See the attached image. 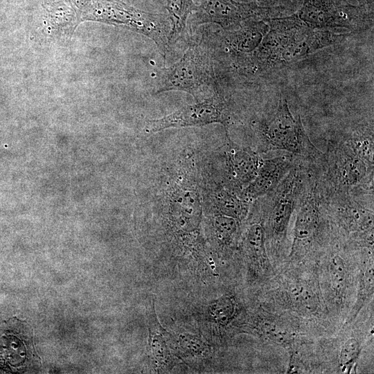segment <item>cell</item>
I'll return each mask as SVG.
<instances>
[{
    "instance_id": "d4e9b609",
    "label": "cell",
    "mask_w": 374,
    "mask_h": 374,
    "mask_svg": "<svg viewBox=\"0 0 374 374\" xmlns=\"http://www.w3.org/2000/svg\"><path fill=\"white\" fill-rule=\"evenodd\" d=\"M180 343L186 351L191 353H199L202 350V342L197 338L188 335L180 337Z\"/></svg>"
},
{
    "instance_id": "8fae6325",
    "label": "cell",
    "mask_w": 374,
    "mask_h": 374,
    "mask_svg": "<svg viewBox=\"0 0 374 374\" xmlns=\"http://www.w3.org/2000/svg\"><path fill=\"white\" fill-rule=\"evenodd\" d=\"M263 160L247 148H232L227 153V170L231 180L245 187L258 173Z\"/></svg>"
},
{
    "instance_id": "44dd1931",
    "label": "cell",
    "mask_w": 374,
    "mask_h": 374,
    "mask_svg": "<svg viewBox=\"0 0 374 374\" xmlns=\"http://www.w3.org/2000/svg\"><path fill=\"white\" fill-rule=\"evenodd\" d=\"M328 272L333 292L337 295L344 293L347 285L348 269L340 256L336 255L330 260Z\"/></svg>"
},
{
    "instance_id": "cb8c5ba5",
    "label": "cell",
    "mask_w": 374,
    "mask_h": 374,
    "mask_svg": "<svg viewBox=\"0 0 374 374\" xmlns=\"http://www.w3.org/2000/svg\"><path fill=\"white\" fill-rule=\"evenodd\" d=\"M265 332L269 339L278 344H288L293 338V333L280 325L270 324Z\"/></svg>"
},
{
    "instance_id": "4fadbf2b",
    "label": "cell",
    "mask_w": 374,
    "mask_h": 374,
    "mask_svg": "<svg viewBox=\"0 0 374 374\" xmlns=\"http://www.w3.org/2000/svg\"><path fill=\"white\" fill-rule=\"evenodd\" d=\"M320 215L314 199L308 197L303 200L296 213L292 251L299 243L310 241L316 235L320 224Z\"/></svg>"
},
{
    "instance_id": "30bf717a",
    "label": "cell",
    "mask_w": 374,
    "mask_h": 374,
    "mask_svg": "<svg viewBox=\"0 0 374 374\" xmlns=\"http://www.w3.org/2000/svg\"><path fill=\"white\" fill-rule=\"evenodd\" d=\"M268 30L266 19L247 21L226 35V44L233 55L247 58L259 46Z\"/></svg>"
},
{
    "instance_id": "6da1fadb",
    "label": "cell",
    "mask_w": 374,
    "mask_h": 374,
    "mask_svg": "<svg viewBox=\"0 0 374 374\" xmlns=\"http://www.w3.org/2000/svg\"><path fill=\"white\" fill-rule=\"evenodd\" d=\"M266 21L268 31L259 46L247 57L249 68L254 71H266L294 63L350 35L348 32L310 28L296 14Z\"/></svg>"
},
{
    "instance_id": "d6986e66",
    "label": "cell",
    "mask_w": 374,
    "mask_h": 374,
    "mask_svg": "<svg viewBox=\"0 0 374 374\" xmlns=\"http://www.w3.org/2000/svg\"><path fill=\"white\" fill-rule=\"evenodd\" d=\"M237 310L235 299L229 296H222L214 301L208 308L211 320L219 325L229 324L234 318Z\"/></svg>"
},
{
    "instance_id": "5b68a950",
    "label": "cell",
    "mask_w": 374,
    "mask_h": 374,
    "mask_svg": "<svg viewBox=\"0 0 374 374\" xmlns=\"http://www.w3.org/2000/svg\"><path fill=\"white\" fill-rule=\"evenodd\" d=\"M230 121L229 109L224 99L218 93L181 107L163 117L148 120L145 132L152 134L170 128L204 126L220 123L227 130Z\"/></svg>"
},
{
    "instance_id": "8992f818",
    "label": "cell",
    "mask_w": 374,
    "mask_h": 374,
    "mask_svg": "<svg viewBox=\"0 0 374 374\" xmlns=\"http://www.w3.org/2000/svg\"><path fill=\"white\" fill-rule=\"evenodd\" d=\"M296 15L312 28L350 33L370 24L355 7L337 0H304Z\"/></svg>"
},
{
    "instance_id": "9a60e30c",
    "label": "cell",
    "mask_w": 374,
    "mask_h": 374,
    "mask_svg": "<svg viewBox=\"0 0 374 374\" xmlns=\"http://www.w3.org/2000/svg\"><path fill=\"white\" fill-rule=\"evenodd\" d=\"M209 201L218 215L229 216L239 221L243 220L249 211L248 202L227 189L213 190Z\"/></svg>"
},
{
    "instance_id": "603a6c76",
    "label": "cell",
    "mask_w": 374,
    "mask_h": 374,
    "mask_svg": "<svg viewBox=\"0 0 374 374\" xmlns=\"http://www.w3.org/2000/svg\"><path fill=\"white\" fill-rule=\"evenodd\" d=\"M361 343L355 338L348 339L342 345L339 357V366L342 372H350L359 358Z\"/></svg>"
},
{
    "instance_id": "9c48e42d",
    "label": "cell",
    "mask_w": 374,
    "mask_h": 374,
    "mask_svg": "<svg viewBox=\"0 0 374 374\" xmlns=\"http://www.w3.org/2000/svg\"><path fill=\"white\" fill-rule=\"evenodd\" d=\"M292 168L291 160L285 156L263 160L254 179L242 189L240 197L249 201L273 192Z\"/></svg>"
},
{
    "instance_id": "52a82bcc",
    "label": "cell",
    "mask_w": 374,
    "mask_h": 374,
    "mask_svg": "<svg viewBox=\"0 0 374 374\" xmlns=\"http://www.w3.org/2000/svg\"><path fill=\"white\" fill-rule=\"evenodd\" d=\"M197 10L198 24L215 23L230 30L240 27L246 19L267 15L265 8L233 0H206Z\"/></svg>"
},
{
    "instance_id": "277c9868",
    "label": "cell",
    "mask_w": 374,
    "mask_h": 374,
    "mask_svg": "<svg viewBox=\"0 0 374 374\" xmlns=\"http://www.w3.org/2000/svg\"><path fill=\"white\" fill-rule=\"evenodd\" d=\"M38 363L29 324L17 317L0 322V372H25Z\"/></svg>"
},
{
    "instance_id": "7c38bea8",
    "label": "cell",
    "mask_w": 374,
    "mask_h": 374,
    "mask_svg": "<svg viewBox=\"0 0 374 374\" xmlns=\"http://www.w3.org/2000/svg\"><path fill=\"white\" fill-rule=\"evenodd\" d=\"M285 296L288 305L305 314H314L320 305L314 283L305 279L291 280L285 286Z\"/></svg>"
},
{
    "instance_id": "7a4b0ae2",
    "label": "cell",
    "mask_w": 374,
    "mask_h": 374,
    "mask_svg": "<svg viewBox=\"0 0 374 374\" xmlns=\"http://www.w3.org/2000/svg\"><path fill=\"white\" fill-rule=\"evenodd\" d=\"M168 91L187 92L197 102L218 93L208 58L199 47L190 46L175 64L159 71L155 93Z\"/></svg>"
},
{
    "instance_id": "ffe728a7",
    "label": "cell",
    "mask_w": 374,
    "mask_h": 374,
    "mask_svg": "<svg viewBox=\"0 0 374 374\" xmlns=\"http://www.w3.org/2000/svg\"><path fill=\"white\" fill-rule=\"evenodd\" d=\"M373 265L369 262L364 269L359 279L357 301L352 310L350 321L357 317L360 310L373 295Z\"/></svg>"
},
{
    "instance_id": "e0dca14e",
    "label": "cell",
    "mask_w": 374,
    "mask_h": 374,
    "mask_svg": "<svg viewBox=\"0 0 374 374\" xmlns=\"http://www.w3.org/2000/svg\"><path fill=\"white\" fill-rule=\"evenodd\" d=\"M366 165L357 154H344L338 163V178L345 186H353L364 179Z\"/></svg>"
},
{
    "instance_id": "2e32d148",
    "label": "cell",
    "mask_w": 374,
    "mask_h": 374,
    "mask_svg": "<svg viewBox=\"0 0 374 374\" xmlns=\"http://www.w3.org/2000/svg\"><path fill=\"white\" fill-rule=\"evenodd\" d=\"M171 21L168 44L184 39L187 34L186 19L190 13L197 10L193 0H167L166 6Z\"/></svg>"
},
{
    "instance_id": "7402d4cb",
    "label": "cell",
    "mask_w": 374,
    "mask_h": 374,
    "mask_svg": "<svg viewBox=\"0 0 374 374\" xmlns=\"http://www.w3.org/2000/svg\"><path fill=\"white\" fill-rule=\"evenodd\" d=\"M149 346L153 359L161 366H165L170 362V353L164 338L153 324L149 328Z\"/></svg>"
},
{
    "instance_id": "ac0fdd59",
    "label": "cell",
    "mask_w": 374,
    "mask_h": 374,
    "mask_svg": "<svg viewBox=\"0 0 374 374\" xmlns=\"http://www.w3.org/2000/svg\"><path fill=\"white\" fill-rule=\"evenodd\" d=\"M238 221L223 215H217L212 218L213 234L220 244L229 245L235 240L239 229Z\"/></svg>"
},
{
    "instance_id": "ba28073f",
    "label": "cell",
    "mask_w": 374,
    "mask_h": 374,
    "mask_svg": "<svg viewBox=\"0 0 374 374\" xmlns=\"http://www.w3.org/2000/svg\"><path fill=\"white\" fill-rule=\"evenodd\" d=\"M299 175L292 168L274 190L272 204L268 215L270 235L275 238H283L296 206L299 185Z\"/></svg>"
},
{
    "instance_id": "5bb4252c",
    "label": "cell",
    "mask_w": 374,
    "mask_h": 374,
    "mask_svg": "<svg viewBox=\"0 0 374 374\" xmlns=\"http://www.w3.org/2000/svg\"><path fill=\"white\" fill-rule=\"evenodd\" d=\"M266 233L262 224L253 223L248 228L244 246L252 263L261 272H266L270 267L269 260L266 251Z\"/></svg>"
},
{
    "instance_id": "3957f363",
    "label": "cell",
    "mask_w": 374,
    "mask_h": 374,
    "mask_svg": "<svg viewBox=\"0 0 374 374\" xmlns=\"http://www.w3.org/2000/svg\"><path fill=\"white\" fill-rule=\"evenodd\" d=\"M261 136L267 148L303 157H319L321 152L312 143L300 115L291 112L285 98L280 97L272 114L262 123Z\"/></svg>"
}]
</instances>
